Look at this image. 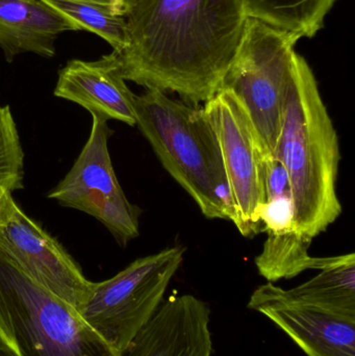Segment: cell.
<instances>
[{
  "label": "cell",
  "mask_w": 355,
  "mask_h": 356,
  "mask_svg": "<svg viewBox=\"0 0 355 356\" xmlns=\"http://www.w3.org/2000/svg\"><path fill=\"white\" fill-rule=\"evenodd\" d=\"M24 154L10 106H0V213L13 192L23 188Z\"/></svg>",
  "instance_id": "obj_18"
},
{
  "label": "cell",
  "mask_w": 355,
  "mask_h": 356,
  "mask_svg": "<svg viewBox=\"0 0 355 356\" xmlns=\"http://www.w3.org/2000/svg\"><path fill=\"white\" fill-rule=\"evenodd\" d=\"M89 139L64 179L48 194L101 222L121 246L139 236L140 209L127 200L108 150V121L92 115Z\"/></svg>",
  "instance_id": "obj_8"
},
{
  "label": "cell",
  "mask_w": 355,
  "mask_h": 356,
  "mask_svg": "<svg viewBox=\"0 0 355 356\" xmlns=\"http://www.w3.org/2000/svg\"><path fill=\"white\" fill-rule=\"evenodd\" d=\"M0 356H20L1 332H0Z\"/></svg>",
  "instance_id": "obj_20"
},
{
  "label": "cell",
  "mask_w": 355,
  "mask_h": 356,
  "mask_svg": "<svg viewBox=\"0 0 355 356\" xmlns=\"http://www.w3.org/2000/svg\"><path fill=\"white\" fill-rule=\"evenodd\" d=\"M312 240L298 230L283 234H268L262 252L256 257L258 273L268 282L291 280L306 270H320L327 257L308 254Z\"/></svg>",
  "instance_id": "obj_16"
},
{
  "label": "cell",
  "mask_w": 355,
  "mask_h": 356,
  "mask_svg": "<svg viewBox=\"0 0 355 356\" xmlns=\"http://www.w3.org/2000/svg\"><path fill=\"white\" fill-rule=\"evenodd\" d=\"M183 255V247H170L135 259L110 280L92 282L89 297L77 313L122 355L162 305Z\"/></svg>",
  "instance_id": "obj_6"
},
{
  "label": "cell",
  "mask_w": 355,
  "mask_h": 356,
  "mask_svg": "<svg viewBox=\"0 0 355 356\" xmlns=\"http://www.w3.org/2000/svg\"><path fill=\"white\" fill-rule=\"evenodd\" d=\"M247 307L268 318L308 356H355V320L296 302L272 282L256 288Z\"/></svg>",
  "instance_id": "obj_10"
},
{
  "label": "cell",
  "mask_w": 355,
  "mask_h": 356,
  "mask_svg": "<svg viewBox=\"0 0 355 356\" xmlns=\"http://www.w3.org/2000/svg\"><path fill=\"white\" fill-rule=\"evenodd\" d=\"M54 96L74 102L106 121L135 125V97L127 87L116 54L99 60H71L58 72Z\"/></svg>",
  "instance_id": "obj_12"
},
{
  "label": "cell",
  "mask_w": 355,
  "mask_h": 356,
  "mask_svg": "<svg viewBox=\"0 0 355 356\" xmlns=\"http://www.w3.org/2000/svg\"><path fill=\"white\" fill-rule=\"evenodd\" d=\"M204 111L222 154L235 213L233 223L246 238L261 234L269 161L258 133L245 108L229 90H219L206 102Z\"/></svg>",
  "instance_id": "obj_7"
},
{
  "label": "cell",
  "mask_w": 355,
  "mask_h": 356,
  "mask_svg": "<svg viewBox=\"0 0 355 356\" xmlns=\"http://www.w3.org/2000/svg\"><path fill=\"white\" fill-rule=\"evenodd\" d=\"M283 293L296 302L355 320L354 253L327 257L320 273Z\"/></svg>",
  "instance_id": "obj_14"
},
{
  "label": "cell",
  "mask_w": 355,
  "mask_h": 356,
  "mask_svg": "<svg viewBox=\"0 0 355 356\" xmlns=\"http://www.w3.org/2000/svg\"><path fill=\"white\" fill-rule=\"evenodd\" d=\"M79 26L42 0H0V49L8 63L22 54L53 58L56 41Z\"/></svg>",
  "instance_id": "obj_13"
},
{
  "label": "cell",
  "mask_w": 355,
  "mask_h": 356,
  "mask_svg": "<svg viewBox=\"0 0 355 356\" xmlns=\"http://www.w3.org/2000/svg\"><path fill=\"white\" fill-rule=\"evenodd\" d=\"M340 159L337 131L316 77L296 52L286 87L276 160L289 180L296 228L310 240L341 215L336 190Z\"/></svg>",
  "instance_id": "obj_2"
},
{
  "label": "cell",
  "mask_w": 355,
  "mask_h": 356,
  "mask_svg": "<svg viewBox=\"0 0 355 356\" xmlns=\"http://www.w3.org/2000/svg\"><path fill=\"white\" fill-rule=\"evenodd\" d=\"M135 125L208 219H235L222 154L204 108L158 90L135 97Z\"/></svg>",
  "instance_id": "obj_3"
},
{
  "label": "cell",
  "mask_w": 355,
  "mask_h": 356,
  "mask_svg": "<svg viewBox=\"0 0 355 356\" xmlns=\"http://www.w3.org/2000/svg\"><path fill=\"white\" fill-rule=\"evenodd\" d=\"M249 18L289 33L294 39L315 37L336 0H239Z\"/></svg>",
  "instance_id": "obj_15"
},
{
  "label": "cell",
  "mask_w": 355,
  "mask_h": 356,
  "mask_svg": "<svg viewBox=\"0 0 355 356\" xmlns=\"http://www.w3.org/2000/svg\"><path fill=\"white\" fill-rule=\"evenodd\" d=\"M92 1L99 2V3L106 4V6H110L119 14L124 15L126 16L131 10V6L135 4L137 0H92Z\"/></svg>",
  "instance_id": "obj_19"
},
{
  "label": "cell",
  "mask_w": 355,
  "mask_h": 356,
  "mask_svg": "<svg viewBox=\"0 0 355 356\" xmlns=\"http://www.w3.org/2000/svg\"><path fill=\"white\" fill-rule=\"evenodd\" d=\"M0 241L31 278L76 312L87 300L92 282L62 245L31 219L13 197L0 213Z\"/></svg>",
  "instance_id": "obj_9"
},
{
  "label": "cell",
  "mask_w": 355,
  "mask_h": 356,
  "mask_svg": "<svg viewBox=\"0 0 355 356\" xmlns=\"http://www.w3.org/2000/svg\"><path fill=\"white\" fill-rule=\"evenodd\" d=\"M79 26L95 33L120 52L126 46V16L92 0H42Z\"/></svg>",
  "instance_id": "obj_17"
},
{
  "label": "cell",
  "mask_w": 355,
  "mask_h": 356,
  "mask_svg": "<svg viewBox=\"0 0 355 356\" xmlns=\"http://www.w3.org/2000/svg\"><path fill=\"white\" fill-rule=\"evenodd\" d=\"M297 42L281 29L248 19L243 39L221 85L245 108L268 161L276 160L286 87Z\"/></svg>",
  "instance_id": "obj_5"
},
{
  "label": "cell",
  "mask_w": 355,
  "mask_h": 356,
  "mask_svg": "<svg viewBox=\"0 0 355 356\" xmlns=\"http://www.w3.org/2000/svg\"><path fill=\"white\" fill-rule=\"evenodd\" d=\"M210 309L193 295H173L121 356H212Z\"/></svg>",
  "instance_id": "obj_11"
},
{
  "label": "cell",
  "mask_w": 355,
  "mask_h": 356,
  "mask_svg": "<svg viewBox=\"0 0 355 356\" xmlns=\"http://www.w3.org/2000/svg\"><path fill=\"white\" fill-rule=\"evenodd\" d=\"M0 332L20 356H121L0 241Z\"/></svg>",
  "instance_id": "obj_4"
},
{
  "label": "cell",
  "mask_w": 355,
  "mask_h": 356,
  "mask_svg": "<svg viewBox=\"0 0 355 356\" xmlns=\"http://www.w3.org/2000/svg\"><path fill=\"white\" fill-rule=\"evenodd\" d=\"M248 19L239 0H137L113 52L125 81L199 106L221 89Z\"/></svg>",
  "instance_id": "obj_1"
}]
</instances>
